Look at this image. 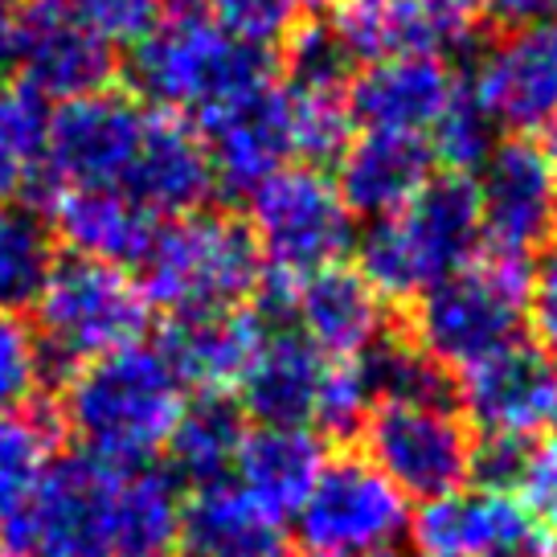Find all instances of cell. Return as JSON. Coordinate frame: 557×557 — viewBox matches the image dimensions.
<instances>
[{
  "label": "cell",
  "mask_w": 557,
  "mask_h": 557,
  "mask_svg": "<svg viewBox=\"0 0 557 557\" xmlns=\"http://www.w3.org/2000/svg\"><path fill=\"white\" fill-rule=\"evenodd\" d=\"M34 332L46 369H83L144 341L152 304L127 267L95 259H58L34 304Z\"/></svg>",
  "instance_id": "6"
},
{
  "label": "cell",
  "mask_w": 557,
  "mask_h": 557,
  "mask_svg": "<svg viewBox=\"0 0 557 557\" xmlns=\"http://www.w3.org/2000/svg\"><path fill=\"white\" fill-rule=\"evenodd\" d=\"M259 246L246 222L197 209L157 226L139 259V287L152 308L173 315L238 312L262 283Z\"/></svg>",
  "instance_id": "3"
},
{
  "label": "cell",
  "mask_w": 557,
  "mask_h": 557,
  "mask_svg": "<svg viewBox=\"0 0 557 557\" xmlns=\"http://www.w3.org/2000/svg\"><path fill=\"white\" fill-rule=\"evenodd\" d=\"M246 414L230 394H197L185 401L169 435V475L193 492L213 484H230L238 451L246 443Z\"/></svg>",
  "instance_id": "27"
},
{
  "label": "cell",
  "mask_w": 557,
  "mask_h": 557,
  "mask_svg": "<svg viewBox=\"0 0 557 557\" xmlns=\"http://www.w3.org/2000/svg\"><path fill=\"white\" fill-rule=\"evenodd\" d=\"M62 418L53 406H21L0 414V524L9 521L37 487L41 471L62 455Z\"/></svg>",
  "instance_id": "30"
},
{
  "label": "cell",
  "mask_w": 557,
  "mask_h": 557,
  "mask_svg": "<svg viewBox=\"0 0 557 557\" xmlns=\"http://www.w3.org/2000/svg\"><path fill=\"white\" fill-rule=\"evenodd\" d=\"M431 148L422 136H394V132H361L352 136L345 157L336 160V189L352 209V218H385L401 209L426 181H431Z\"/></svg>",
  "instance_id": "24"
},
{
  "label": "cell",
  "mask_w": 557,
  "mask_h": 557,
  "mask_svg": "<svg viewBox=\"0 0 557 557\" xmlns=\"http://www.w3.org/2000/svg\"><path fill=\"white\" fill-rule=\"evenodd\" d=\"M58 4H66L107 46H136L157 25L160 13V0H58Z\"/></svg>",
  "instance_id": "40"
},
{
  "label": "cell",
  "mask_w": 557,
  "mask_h": 557,
  "mask_svg": "<svg viewBox=\"0 0 557 557\" xmlns=\"http://www.w3.org/2000/svg\"><path fill=\"white\" fill-rule=\"evenodd\" d=\"M213 189H218V176H213V160H209L197 123L173 111L148 115L123 193L136 197L152 218L157 213L185 218V213L206 209Z\"/></svg>",
  "instance_id": "18"
},
{
  "label": "cell",
  "mask_w": 557,
  "mask_h": 557,
  "mask_svg": "<svg viewBox=\"0 0 557 557\" xmlns=\"http://www.w3.org/2000/svg\"><path fill=\"white\" fill-rule=\"evenodd\" d=\"M181 484L169 471L127 468L115 496L111 557H176L181 545Z\"/></svg>",
  "instance_id": "28"
},
{
  "label": "cell",
  "mask_w": 557,
  "mask_h": 557,
  "mask_svg": "<svg viewBox=\"0 0 557 557\" xmlns=\"http://www.w3.org/2000/svg\"><path fill=\"white\" fill-rule=\"evenodd\" d=\"M480 206L471 176H431L401 209L361 234V275L382 299H418L480 255Z\"/></svg>",
  "instance_id": "2"
},
{
  "label": "cell",
  "mask_w": 557,
  "mask_h": 557,
  "mask_svg": "<svg viewBox=\"0 0 557 557\" xmlns=\"http://www.w3.org/2000/svg\"><path fill=\"white\" fill-rule=\"evenodd\" d=\"M160 4H169L173 13H197V9L209 4V0H160Z\"/></svg>",
  "instance_id": "47"
},
{
  "label": "cell",
  "mask_w": 557,
  "mask_h": 557,
  "mask_svg": "<svg viewBox=\"0 0 557 557\" xmlns=\"http://www.w3.org/2000/svg\"><path fill=\"white\" fill-rule=\"evenodd\" d=\"M418 4L426 13V25H431L438 53L463 50L475 37L480 17H484V0H418Z\"/></svg>",
  "instance_id": "41"
},
{
  "label": "cell",
  "mask_w": 557,
  "mask_h": 557,
  "mask_svg": "<svg viewBox=\"0 0 557 557\" xmlns=\"http://www.w3.org/2000/svg\"><path fill=\"white\" fill-rule=\"evenodd\" d=\"M197 132L206 139L218 185L234 193H255L292 160L287 90L275 87V78H267L259 87L234 95L218 111L201 115Z\"/></svg>",
  "instance_id": "16"
},
{
  "label": "cell",
  "mask_w": 557,
  "mask_h": 557,
  "mask_svg": "<svg viewBox=\"0 0 557 557\" xmlns=\"http://www.w3.org/2000/svg\"><path fill=\"white\" fill-rule=\"evenodd\" d=\"M262 341V324L255 312H197L173 315L160 336V352L173 366L185 389L197 394H230L246 373L255 348Z\"/></svg>",
  "instance_id": "23"
},
{
  "label": "cell",
  "mask_w": 557,
  "mask_h": 557,
  "mask_svg": "<svg viewBox=\"0 0 557 557\" xmlns=\"http://www.w3.org/2000/svg\"><path fill=\"white\" fill-rule=\"evenodd\" d=\"M287 120H292V157L320 169L336 164L357 136V120L348 107V87H283Z\"/></svg>",
  "instance_id": "34"
},
{
  "label": "cell",
  "mask_w": 557,
  "mask_h": 557,
  "mask_svg": "<svg viewBox=\"0 0 557 557\" xmlns=\"http://www.w3.org/2000/svg\"><path fill=\"white\" fill-rule=\"evenodd\" d=\"M385 557H401V554H385Z\"/></svg>",
  "instance_id": "51"
},
{
  "label": "cell",
  "mask_w": 557,
  "mask_h": 557,
  "mask_svg": "<svg viewBox=\"0 0 557 557\" xmlns=\"http://www.w3.org/2000/svg\"><path fill=\"white\" fill-rule=\"evenodd\" d=\"M541 152H545V160H549V169H554V176H557V120L545 127V148H541Z\"/></svg>",
  "instance_id": "46"
},
{
  "label": "cell",
  "mask_w": 557,
  "mask_h": 557,
  "mask_svg": "<svg viewBox=\"0 0 557 557\" xmlns=\"http://www.w3.org/2000/svg\"><path fill=\"white\" fill-rule=\"evenodd\" d=\"M369 410H373V398H369L361 366L357 361H332L324 389H320V401H315L312 426H320L324 435H336V438L357 435Z\"/></svg>",
  "instance_id": "39"
},
{
  "label": "cell",
  "mask_w": 557,
  "mask_h": 557,
  "mask_svg": "<svg viewBox=\"0 0 557 557\" xmlns=\"http://www.w3.org/2000/svg\"><path fill=\"white\" fill-rule=\"evenodd\" d=\"M132 78L139 95L152 99L160 111L201 120L234 95L267 83L271 66L267 53L234 41L213 17L173 13L136 41Z\"/></svg>",
  "instance_id": "5"
},
{
  "label": "cell",
  "mask_w": 557,
  "mask_h": 557,
  "mask_svg": "<svg viewBox=\"0 0 557 557\" xmlns=\"http://www.w3.org/2000/svg\"><path fill=\"white\" fill-rule=\"evenodd\" d=\"M17 37H21V4L0 0V74L17 62Z\"/></svg>",
  "instance_id": "44"
},
{
  "label": "cell",
  "mask_w": 557,
  "mask_h": 557,
  "mask_svg": "<svg viewBox=\"0 0 557 557\" xmlns=\"http://www.w3.org/2000/svg\"><path fill=\"white\" fill-rule=\"evenodd\" d=\"M148 111L123 90H95L66 99L50 111L46 123V164L41 189H123L136 160Z\"/></svg>",
  "instance_id": "11"
},
{
  "label": "cell",
  "mask_w": 557,
  "mask_h": 557,
  "mask_svg": "<svg viewBox=\"0 0 557 557\" xmlns=\"http://www.w3.org/2000/svg\"><path fill=\"white\" fill-rule=\"evenodd\" d=\"M46 377V352L34 324L21 312H0V414L34 406Z\"/></svg>",
  "instance_id": "36"
},
{
  "label": "cell",
  "mask_w": 557,
  "mask_h": 557,
  "mask_svg": "<svg viewBox=\"0 0 557 557\" xmlns=\"http://www.w3.org/2000/svg\"><path fill=\"white\" fill-rule=\"evenodd\" d=\"M287 74H292V87H345L352 58L341 46V37L324 21H308L296 25L287 41Z\"/></svg>",
  "instance_id": "37"
},
{
  "label": "cell",
  "mask_w": 557,
  "mask_h": 557,
  "mask_svg": "<svg viewBox=\"0 0 557 557\" xmlns=\"http://www.w3.org/2000/svg\"><path fill=\"white\" fill-rule=\"evenodd\" d=\"M373 406L398 401V406H455V373L431 361L414 341L385 336L382 345L366 352L361 361ZM459 410V406H455Z\"/></svg>",
  "instance_id": "33"
},
{
  "label": "cell",
  "mask_w": 557,
  "mask_h": 557,
  "mask_svg": "<svg viewBox=\"0 0 557 557\" xmlns=\"http://www.w3.org/2000/svg\"><path fill=\"white\" fill-rule=\"evenodd\" d=\"M176 557H292L283 521L234 484L193 492L181 517Z\"/></svg>",
  "instance_id": "26"
},
{
  "label": "cell",
  "mask_w": 557,
  "mask_h": 557,
  "mask_svg": "<svg viewBox=\"0 0 557 557\" xmlns=\"http://www.w3.org/2000/svg\"><path fill=\"white\" fill-rule=\"evenodd\" d=\"M480 238L492 255L533 259L557 243V176L537 144L500 139L475 181Z\"/></svg>",
  "instance_id": "13"
},
{
  "label": "cell",
  "mask_w": 557,
  "mask_h": 557,
  "mask_svg": "<svg viewBox=\"0 0 557 557\" xmlns=\"http://www.w3.org/2000/svg\"><path fill=\"white\" fill-rule=\"evenodd\" d=\"M209 4H213V21L234 41H243L259 53L283 46L299 17L296 0H209Z\"/></svg>",
  "instance_id": "38"
},
{
  "label": "cell",
  "mask_w": 557,
  "mask_h": 557,
  "mask_svg": "<svg viewBox=\"0 0 557 557\" xmlns=\"http://www.w3.org/2000/svg\"><path fill=\"white\" fill-rule=\"evenodd\" d=\"M471 99L496 127L529 136L557 120V25H524L496 37L471 74Z\"/></svg>",
  "instance_id": "15"
},
{
  "label": "cell",
  "mask_w": 557,
  "mask_h": 557,
  "mask_svg": "<svg viewBox=\"0 0 557 557\" xmlns=\"http://www.w3.org/2000/svg\"><path fill=\"white\" fill-rule=\"evenodd\" d=\"M329 25L336 29L348 58L366 66L401 53H438L418 0H332Z\"/></svg>",
  "instance_id": "29"
},
{
  "label": "cell",
  "mask_w": 557,
  "mask_h": 557,
  "mask_svg": "<svg viewBox=\"0 0 557 557\" xmlns=\"http://www.w3.org/2000/svg\"><path fill=\"white\" fill-rule=\"evenodd\" d=\"M529 292L533 262L492 250L475 255L463 271L414 299L410 341L447 373H463L492 352L524 341Z\"/></svg>",
  "instance_id": "4"
},
{
  "label": "cell",
  "mask_w": 557,
  "mask_h": 557,
  "mask_svg": "<svg viewBox=\"0 0 557 557\" xmlns=\"http://www.w3.org/2000/svg\"><path fill=\"white\" fill-rule=\"evenodd\" d=\"M549 557H557V545H549Z\"/></svg>",
  "instance_id": "50"
},
{
  "label": "cell",
  "mask_w": 557,
  "mask_h": 557,
  "mask_svg": "<svg viewBox=\"0 0 557 557\" xmlns=\"http://www.w3.org/2000/svg\"><path fill=\"white\" fill-rule=\"evenodd\" d=\"M541 533L521 496L459 487L451 496L426 500L410 517V557H487L500 545Z\"/></svg>",
  "instance_id": "21"
},
{
  "label": "cell",
  "mask_w": 557,
  "mask_h": 557,
  "mask_svg": "<svg viewBox=\"0 0 557 557\" xmlns=\"http://www.w3.org/2000/svg\"><path fill=\"white\" fill-rule=\"evenodd\" d=\"M17 62L25 70V87L41 99H83L111 83L115 46H107L90 25L58 0H29L21 9Z\"/></svg>",
  "instance_id": "17"
},
{
  "label": "cell",
  "mask_w": 557,
  "mask_h": 557,
  "mask_svg": "<svg viewBox=\"0 0 557 557\" xmlns=\"http://www.w3.org/2000/svg\"><path fill=\"white\" fill-rule=\"evenodd\" d=\"M529 324L537 332V348H545L557 361V243L533 271V292H529Z\"/></svg>",
  "instance_id": "42"
},
{
  "label": "cell",
  "mask_w": 557,
  "mask_h": 557,
  "mask_svg": "<svg viewBox=\"0 0 557 557\" xmlns=\"http://www.w3.org/2000/svg\"><path fill=\"white\" fill-rule=\"evenodd\" d=\"M185 401V385L164 352L139 341L74 369L58 418L78 438V451L111 468H148L169 447Z\"/></svg>",
  "instance_id": "1"
},
{
  "label": "cell",
  "mask_w": 557,
  "mask_h": 557,
  "mask_svg": "<svg viewBox=\"0 0 557 557\" xmlns=\"http://www.w3.org/2000/svg\"><path fill=\"white\" fill-rule=\"evenodd\" d=\"M299 4V13H304V9H329L332 0H296Z\"/></svg>",
  "instance_id": "48"
},
{
  "label": "cell",
  "mask_w": 557,
  "mask_h": 557,
  "mask_svg": "<svg viewBox=\"0 0 557 557\" xmlns=\"http://www.w3.org/2000/svg\"><path fill=\"white\" fill-rule=\"evenodd\" d=\"M267 312L278 315V324H292L324 361H361L389 336L385 299L345 262L299 283H271Z\"/></svg>",
  "instance_id": "14"
},
{
  "label": "cell",
  "mask_w": 557,
  "mask_h": 557,
  "mask_svg": "<svg viewBox=\"0 0 557 557\" xmlns=\"http://www.w3.org/2000/svg\"><path fill=\"white\" fill-rule=\"evenodd\" d=\"M455 74L438 53H401L385 62H369L348 83L352 120L366 132L422 136L455 99Z\"/></svg>",
  "instance_id": "19"
},
{
  "label": "cell",
  "mask_w": 557,
  "mask_h": 557,
  "mask_svg": "<svg viewBox=\"0 0 557 557\" xmlns=\"http://www.w3.org/2000/svg\"><path fill=\"white\" fill-rule=\"evenodd\" d=\"M484 9L505 29L524 25H557V0H484Z\"/></svg>",
  "instance_id": "43"
},
{
  "label": "cell",
  "mask_w": 557,
  "mask_h": 557,
  "mask_svg": "<svg viewBox=\"0 0 557 557\" xmlns=\"http://www.w3.org/2000/svg\"><path fill=\"white\" fill-rule=\"evenodd\" d=\"M299 541L315 557H385L410 529L398 487L366 455H329L296 512Z\"/></svg>",
  "instance_id": "9"
},
{
  "label": "cell",
  "mask_w": 557,
  "mask_h": 557,
  "mask_svg": "<svg viewBox=\"0 0 557 557\" xmlns=\"http://www.w3.org/2000/svg\"><path fill=\"white\" fill-rule=\"evenodd\" d=\"M487 557H549V541H545V533H533V537L512 541V545L492 549Z\"/></svg>",
  "instance_id": "45"
},
{
  "label": "cell",
  "mask_w": 557,
  "mask_h": 557,
  "mask_svg": "<svg viewBox=\"0 0 557 557\" xmlns=\"http://www.w3.org/2000/svg\"><path fill=\"white\" fill-rule=\"evenodd\" d=\"M246 230L275 283H299L315 271L341 267L348 246L357 243V218L336 181L308 164H287L250 193Z\"/></svg>",
  "instance_id": "7"
},
{
  "label": "cell",
  "mask_w": 557,
  "mask_h": 557,
  "mask_svg": "<svg viewBox=\"0 0 557 557\" xmlns=\"http://www.w3.org/2000/svg\"><path fill=\"white\" fill-rule=\"evenodd\" d=\"M455 406L471 435L545 443L557 426V361L517 341L455 377Z\"/></svg>",
  "instance_id": "12"
},
{
  "label": "cell",
  "mask_w": 557,
  "mask_h": 557,
  "mask_svg": "<svg viewBox=\"0 0 557 557\" xmlns=\"http://www.w3.org/2000/svg\"><path fill=\"white\" fill-rule=\"evenodd\" d=\"M53 262L50 222L25 201H0V312L34 308Z\"/></svg>",
  "instance_id": "31"
},
{
  "label": "cell",
  "mask_w": 557,
  "mask_h": 557,
  "mask_svg": "<svg viewBox=\"0 0 557 557\" xmlns=\"http://www.w3.org/2000/svg\"><path fill=\"white\" fill-rule=\"evenodd\" d=\"M329 366L292 324H262V341L234 385V401L259 426H312Z\"/></svg>",
  "instance_id": "20"
},
{
  "label": "cell",
  "mask_w": 557,
  "mask_h": 557,
  "mask_svg": "<svg viewBox=\"0 0 557 557\" xmlns=\"http://www.w3.org/2000/svg\"><path fill=\"white\" fill-rule=\"evenodd\" d=\"M496 144H500L496 139V123L487 120L484 107L471 99V90H455L447 111L426 132L431 160L455 176H468L471 169H484V160L496 152Z\"/></svg>",
  "instance_id": "35"
},
{
  "label": "cell",
  "mask_w": 557,
  "mask_h": 557,
  "mask_svg": "<svg viewBox=\"0 0 557 557\" xmlns=\"http://www.w3.org/2000/svg\"><path fill=\"white\" fill-rule=\"evenodd\" d=\"M361 455L406 500H438L471 480L475 435L455 406L382 401L361 422Z\"/></svg>",
  "instance_id": "10"
},
{
  "label": "cell",
  "mask_w": 557,
  "mask_h": 557,
  "mask_svg": "<svg viewBox=\"0 0 557 557\" xmlns=\"http://www.w3.org/2000/svg\"><path fill=\"white\" fill-rule=\"evenodd\" d=\"M0 557H21V554H13V549H0Z\"/></svg>",
  "instance_id": "49"
},
{
  "label": "cell",
  "mask_w": 557,
  "mask_h": 557,
  "mask_svg": "<svg viewBox=\"0 0 557 557\" xmlns=\"http://www.w3.org/2000/svg\"><path fill=\"white\" fill-rule=\"evenodd\" d=\"M329 463L324 438L312 426H255L234 463L230 484L246 492L271 517H296Z\"/></svg>",
  "instance_id": "25"
},
{
  "label": "cell",
  "mask_w": 557,
  "mask_h": 557,
  "mask_svg": "<svg viewBox=\"0 0 557 557\" xmlns=\"http://www.w3.org/2000/svg\"><path fill=\"white\" fill-rule=\"evenodd\" d=\"M46 123L50 107L37 90L0 78V201H21L41 181Z\"/></svg>",
  "instance_id": "32"
},
{
  "label": "cell",
  "mask_w": 557,
  "mask_h": 557,
  "mask_svg": "<svg viewBox=\"0 0 557 557\" xmlns=\"http://www.w3.org/2000/svg\"><path fill=\"white\" fill-rule=\"evenodd\" d=\"M50 201V234L70 246L74 259L132 267L157 234V218L123 189H58Z\"/></svg>",
  "instance_id": "22"
},
{
  "label": "cell",
  "mask_w": 557,
  "mask_h": 557,
  "mask_svg": "<svg viewBox=\"0 0 557 557\" xmlns=\"http://www.w3.org/2000/svg\"><path fill=\"white\" fill-rule=\"evenodd\" d=\"M123 471L87 451L53 455L29 500L0 524L4 549L21 557H111Z\"/></svg>",
  "instance_id": "8"
},
{
  "label": "cell",
  "mask_w": 557,
  "mask_h": 557,
  "mask_svg": "<svg viewBox=\"0 0 557 557\" xmlns=\"http://www.w3.org/2000/svg\"><path fill=\"white\" fill-rule=\"evenodd\" d=\"M304 557H315V554H304Z\"/></svg>",
  "instance_id": "52"
}]
</instances>
